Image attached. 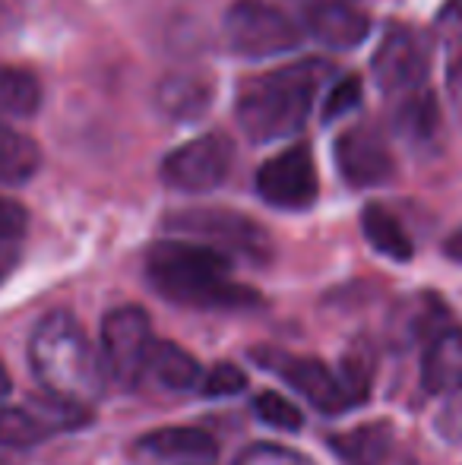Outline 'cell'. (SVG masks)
Masks as SVG:
<instances>
[{
  "mask_svg": "<svg viewBox=\"0 0 462 465\" xmlns=\"http://www.w3.org/2000/svg\"><path fill=\"white\" fill-rule=\"evenodd\" d=\"M263 368H270L272 373L285 380L291 390H298L304 399H308L314 409L327 411V415H339V411H349V399L342 392V383L333 371L323 361H314V358H298V355H285V351H253Z\"/></svg>",
  "mask_w": 462,
  "mask_h": 465,
  "instance_id": "10",
  "label": "cell"
},
{
  "mask_svg": "<svg viewBox=\"0 0 462 465\" xmlns=\"http://www.w3.org/2000/svg\"><path fill=\"white\" fill-rule=\"evenodd\" d=\"M222 35L238 57L263 61L295 51L304 38V25L272 0H231L225 10Z\"/></svg>",
  "mask_w": 462,
  "mask_h": 465,
  "instance_id": "4",
  "label": "cell"
},
{
  "mask_svg": "<svg viewBox=\"0 0 462 465\" xmlns=\"http://www.w3.org/2000/svg\"><path fill=\"white\" fill-rule=\"evenodd\" d=\"M216 98V80L206 74H172L155 86V104L172 121H200Z\"/></svg>",
  "mask_w": 462,
  "mask_h": 465,
  "instance_id": "14",
  "label": "cell"
},
{
  "mask_svg": "<svg viewBox=\"0 0 462 465\" xmlns=\"http://www.w3.org/2000/svg\"><path fill=\"white\" fill-rule=\"evenodd\" d=\"M42 168V149L32 136L13 130L0 117V184H25Z\"/></svg>",
  "mask_w": 462,
  "mask_h": 465,
  "instance_id": "20",
  "label": "cell"
},
{
  "mask_svg": "<svg viewBox=\"0 0 462 465\" xmlns=\"http://www.w3.org/2000/svg\"><path fill=\"white\" fill-rule=\"evenodd\" d=\"M434 35L440 45H462V0H444L434 16Z\"/></svg>",
  "mask_w": 462,
  "mask_h": 465,
  "instance_id": "29",
  "label": "cell"
},
{
  "mask_svg": "<svg viewBox=\"0 0 462 465\" xmlns=\"http://www.w3.org/2000/svg\"><path fill=\"white\" fill-rule=\"evenodd\" d=\"M444 251H447V257H450V260L462 263V228H457V232H453L450 238H447Z\"/></svg>",
  "mask_w": 462,
  "mask_h": 465,
  "instance_id": "32",
  "label": "cell"
},
{
  "mask_svg": "<svg viewBox=\"0 0 462 465\" xmlns=\"http://www.w3.org/2000/svg\"><path fill=\"white\" fill-rule=\"evenodd\" d=\"M257 193L276 209H308L320 193L317 165L308 143L282 149L257 168Z\"/></svg>",
  "mask_w": 462,
  "mask_h": 465,
  "instance_id": "9",
  "label": "cell"
},
{
  "mask_svg": "<svg viewBox=\"0 0 462 465\" xmlns=\"http://www.w3.org/2000/svg\"><path fill=\"white\" fill-rule=\"evenodd\" d=\"M361 80H358L355 74H346L342 80H336L333 86H329L327 98H323V121H336V117L349 114V111H355L358 104H361Z\"/></svg>",
  "mask_w": 462,
  "mask_h": 465,
  "instance_id": "26",
  "label": "cell"
},
{
  "mask_svg": "<svg viewBox=\"0 0 462 465\" xmlns=\"http://www.w3.org/2000/svg\"><path fill=\"white\" fill-rule=\"evenodd\" d=\"M447 93H450V102L462 121V54L450 64V70H447Z\"/></svg>",
  "mask_w": 462,
  "mask_h": 465,
  "instance_id": "30",
  "label": "cell"
},
{
  "mask_svg": "<svg viewBox=\"0 0 462 465\" xmlns=\"http://www.w3.org/2000/svg\"><path fill=\"white\" fill-rule=\"evenodd\" d=\"M421 383L434 396L462 390V330L457 326L440 330L428 342L425 361H421Z\"/></svg>",
  "mask_w": 462,
  "mask_h": 465,
  "instance_id": "15",
  "label": "cell"
},
{
  "mask_svg": "<svg viewBox=\"0 0 462 465\" xmlns=\"http://www.w3.org/2000/svg\"><path fill=\"white\" fill-rule=\"evenodd\" d=\"M19 247L23 244H0V282L13 272V266H16L19 260Z\"/></svg>",
  "mask_w": 462,
  "mask_h": 465,
  "instance_id": "31",
  "label": "cell"
},
{
  "mask_svg": "<svg viewBox=\"0 0 462 465\" xmlns=\"http://www.w3.org/2000/svg\"><path fill=\"white\" fill-rule=\"evenodd\" d=\"M393 127L408 146H428L440 136V104L428 86L393 98Z\"/></svg>",
  "mask_w": 462,
  "mask_h": 465,
  "instance_id": "16",
  "label": "cell"
},
{
  "mask_svg": "<svg viewBox=\"0 0 462 465\" xmlns=\"http://www.w3.org/2000/svg\"><path fill=\"white\" fill-rule=\"evenodd\" d=\"M13 383H10V373H6L4 361H0V402H6V396H10Z\"/></svg>",
  "mask_w": 462,
  "mask_h": 465,
  "instance_id": "33",
  "label": "cell"
},
{
  "mask_svg": "<svg viewBox=\"0 0 462 465\" xmlns=\"http://www.w3.org/2000/svg\"><path fill=\"white\" fill-rule=\"evenodd\" d=\"M301 4H314V0H301Z\"/></svg>",
  "mask_w": 462,
  "mask_h": 465,
  "instance_id": "35",
  "label": "cell"
},
{
  "mask_svg": "<svg viewBox=\"0 0 462 465\" xmlns=\"http://www.w3.org/2000/svg\"><path fill=\"white\" fill-rule=\"evenodd\" d=\"M146 279L162 298L197 311H247L260 294L231 282V257L203 241H159L146 253Z\"/></svg>",
  "mask_w": 462,
  "mask_h": 465,
  "instance_id": "1",
  "label": "cell"
},
{
  "mask_svg": "<svg viewBox=\"0 0 462 465\" xmlns=\"http://www.w3.org/2000/svg\"><path fill=\"white\" fill-rule=\"evenodd\" d=\"M133 453L146 462H210L216 440L203 428H159L133 443Z\"/></svg>",
  "mask_w": 462,
  "mask_h": 465,
  "instance_id": "13",
  "label": "cell"
},
{
  "mask_svg": "<svg viewBox=\"0 0 462 465\" xmlns=\"http://www.w3.org/2000/svg\"><path fill=\"white\" fill-rule=\"evenodd\" d=\"M361 232H364V238H368V244L374 247L377 253H383V257L396 260V263L412 260V253H415L412 238H408L402 222L396 219L383 203H368V206H364Z\"/></svg>",
  "mask_w": 462,
  "mask_h": 465,
  "instance_id": "18",
  "label": "cell"
},
{
  "mask_svg": "<svg viewBox=\"0 0 462 465\" xmlns=\"http://www.w3.org/2000/svg\"><path fill=\"white\" fill-rule=\"evenodd\" d=\"M51 424L42 418L35 405H6L0 402V447H32L51 437Z\"/></svg>",
  "mask_w": 462,
  "mask_h": 465,
  "instance_id": "23",
  "label": "cell"
},
{
  "mask_svg": "<svg viewBox=\"0 0 462 465\" xmlns=\"http://www.w3.org/2000/svg\"><path fill=\"white\" fill-rule=\"evenodd\" d=\"M234 465H314L304 453L279 443H251L244 453L234 460Z\"/></svg>",
  "mask_w": 462,
  "mask_h": 465,
  "instance_id": "27",
  "label": "cell"
},
{
  "mask_svg": "<svg viewBox=\"0 0 462 465\" xmlns=\"http://www.w3.org/2000/svg\"><path fill=\"white\" fill-rule=\"evenodd\" d=\"M146 373L159 386H165V390L187 392V390H197V386H200L203 368H200L197 358H193L191 351L181 349V345H174V342H155Z\"/></svg>",
  "mask_w": 462,
  "mask_h": 465,
  "instance_id": "19",
  "label": "cell"
},
{
  "mask_svg": "<svg viewBox=\"0 0 462 465\" xmlns=\"http://www.w3.org/2000/svg\"><path fill=\"white\" fill-rule=\"evenodd\" d=\"M203 396L210 399H225V396H238L241 390H247V373L238 368V364H216V368L203 371L200 377V386H197Z\"/></svg>",
  "mask_w": 462,
  "mask_h": 465,
  "instance_id": "25",
  "label": "cell"
},
{
  "mask_svg": "<svg viewBox=\"0 0 462 465\" xmlns=\"http://www.w3.org/2000/svg\"><path fill=\"white\" fill-rule=\"evenodd\" d=\"M155 349L152 320L143 307H114L102 323V364L117 386H136L146 377L149 358Z\"/></svg>",
  "mask_w": 462,
  "mask_h": 465,
  "instance_id": "6",
  "label": "cell"
},
{
  "mask_svg": "<svg viewBox=\"0 0 462 465\" xmlns=\"http://www.w3.org/2000/svg\"><path fill=\"white\" fill-rule=\"evenodd\" d=\"M29 361L38 386L48 396L89 411L105 392V364L89 342L80 320L54 311L35 326L29 342Z\"/></svg>",
  "mask_w": 462,
  "mask_h": 465,
  "instance_id": "3",
  "label": "cell"
},
{
  "mask_svg": "<svg viewBox=\"0 0 462 465\" xmlns=\"http://www.w3.org/2000/svg\"><path fill=\"white\" fill-rule=\"evenodd\" d=\"M304 32L327 48H355L368 38L370 19L351 0H314L304 4Z\"/></svg>",
  "mask_w": 462,
  "mask_h": 465,
  "instance_id": "12",
  "label": "cell"
},
{
  "mask_svg": "<svg viewBox=\"0 0 462 465\" xmlns=\"http://www.w3.org/2000/svg\"><path fill=\"white\" fill-rule=\"evenodd\" d=\"M29 215L10 196H0V244H23Z\"/></svg>",
  "mask_w": 462,
  "mask_h": 465,
  "instance_id": "28",
  "label": "cell"
},
{
  "mask_svg": "<svg viewBox=\"0 0 462 465\" xmlns=\"http://www.w3.org/2000/svg\"><path fill=\"white\" fill-rule=\"evenodd\" d=\"M428 70H431V54H428L425 38L406 25L389 29L380 48L374 51V61H370V74H374L377 86L389 98L428 86Z\"/></svg>",
  "mask_w": 462,
  "mask_h": 465,
  "instance_id": "8",
  "label": "cell"
},
{
  "mask_svg": "<svg viewBox=\"0 0 462 465\" xmlns=\"http://www.w3.org/2000/svg\"><path fill=\"white\" fill-rule=\"evenodd\" d=\"M168 232L181 234V238L203 241L225 253H241L251 260H270L272 244L263 225L251 219L244 213L234 209H219V206H203V209H181L165 219Z\"/></svg>",
  "mask_w": 462,
  "mask_h": 465,
  "instance_id": "5",
  "label": "cell"
},
{
  "mask_svg": "<svg viewBox=\"0 0 462 465\" xmlns=\"http://www.w3.org/2000/svg\"><path fill=\"white\" fill-rule=\"evenodd\" d=\"M253 411L260 415V421L272 424V428H279V430H298L304 421L301 411H298V405L291 402V399L272 392V390L260 392V396L253 399Z\"/></svg>",
  "mask_w": 462,
  "mask_h": 465,
  "instance_id": "24",
  "label": "cell"
},
{
  "mask_svg": "<svg viewBox=\"0 0 462 465\" xmlns=\"http://www.w3.org/2000/svg\"><path fill=\"white\" fill-rule=\"evenodd\" d=\"M374 373H377V351L370 342H355L349 345V351L342 355L339 361V383H342V392H346L349 405L368 402L370 396V383H374Z\"/></svg>",
  "mask_w": 462,
  "mask_h": 465,
  "instance_id": "22",
  "label": "cell"
},
{
  "mask_svg": "<svg viewBox=\"0 0 462 465\" xmlns=\"http://www.w3.org/2000/svg\"><path fill=\"white\" fill-rule=\"evenodd\" d=\"M0 465H10V462H6V460H4V456H0Z\"/></svg>",
  "mask_w": 462,
  "mask_h": 465,
  "instance_id": "34",
  "label": "cell"
},
{
  "mask_svg": "<svg viewBox=\"0 0 462 465\" xmlns=\"http://www.w3.org/2000/svg\"><path fill=\"white\" fill-rule=\"evenodd\" d=\"M333 74V64L323 57H304L244 80L234 95V117L244 136L251 143H276L298 134Z\"/></svg>",
  "mask_w": 462,
  "mask_h": 465,
  "instance_id": "2",
  "label": "cell"
},
{
  "mask_svg": "<svg viewBox=\"0 0 462 465\" xmlns=\"http://www.w3.org/2000/svg\"><path fill=\"white\" fill-rule=\"evenodd\" d=\"M234 162V143L225 134H203L181 143L162 159L159 178L181 193H210L222 187Z\"/></svg>",
  "mask_w": 462,
  "mask_h": 465,
  "instance_id": "7",
  "label": "cell"
},
{
  "mask_svg": "<svg viewBox=\"0 0 462 465\" xmlns=\"http://www.w3.org/2000/svg\"><path fill=\"white\" fill-rule=\"evenodd\" d=\"M329 447L342 465H383L393 450V428L387 421L358 424L329 437Z\"/></svg>",
  "mask_w": 462,
  "mask_h": 465,
  "instance_id": "17",
  "label": "cell"
},
{
  "mask_svg": "<svg viewBox=\"0 0 462 465\" xmlns=\"http://www.w3.org/2000/svg\"><path fill=\"white\" fill-rule=\"evenodd\" d=\"M336 168L346 178L349 187H380L393 178L396 162L389 153L387 140L377 134L374 127H349L346 134L336 140Z\"/></svg>",
  "mask_w": 462,
  "mask_h": 465,
  "instance_id": "11",
  "label": "cell"
},
{
  "mask_svg": "<svg viewBox=\"0 0 462 465\" xmlns=\"http://www.w3.org/2000/svg\"><path fill=\"white\" fill-rule=\"evenodd\" d=\"M42 104L35 74L0 64V117H32Z\"/></svg>",
  "mask_w": 462,
  "mask_h": 465,
  "instance_id": "21",
  "label": "cell"
}]
</instances>
